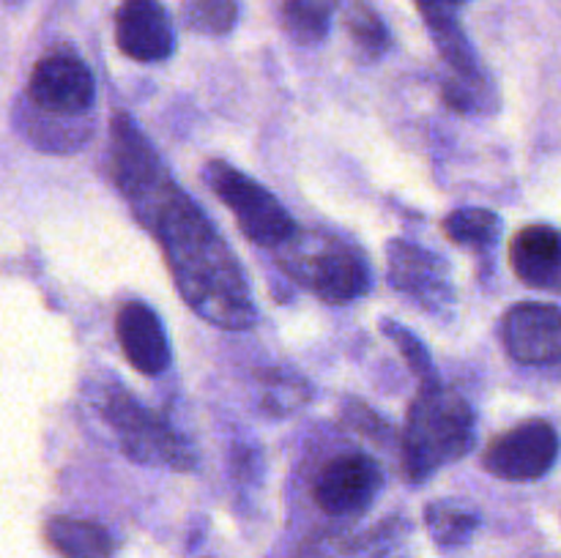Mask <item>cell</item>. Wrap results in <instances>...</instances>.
I'll use <instances>...</instances> for the list:
<instances>
[{"label": "cell", "instance_id": "2", "mask_svg": "<svg viewBox=\"0 0 561 558\" xmlns=\"http://www.w3.org/2000/svg\"><path fill=\"white\" fill-rule=\"evenodd\" d=\"M474 446V410L453 388L420 386L403 432V470L411 481H425L442 465L460 460Z\"/></svg>", "mask_w": 561, "mask_h": 558}, {"label": "cell", "instance_id": "16", "mask_svg": "<svg viewBox=\"0 0 561 558\" xmlns=\"http://www.w3.org/2000/svg\"><path fill=\"white\" fill-rule=\"evenodd\" d=\"M337 0H285L283 25L299 44H321L329 36L332 11Z\"/></svg>", "mask_w": 561, "mask_h": 558}, {"label": "cell", "instance_id": "6", "mask_svg": "<svg viewBox=\"0 0 561 558\" xmlns=\"http://www.w3.org/2000/svg\"><path fill=\"white\" fill-rule=\"evenodd\" d=\"M559 460V432L546 419L513 427L485 449V468L507 481L542 479Z\"/></svg>", "mask_w": 561, "mask_h": 558}, {"label": "cell", "instance_id": "4", "mask_svg": "<svg viewBox=\"0 0 561 558\" xmlns=\"http://www.w3.org/2000/svg\"><path fill=\"white\" fill-rule=\"evenodd\" d=\"M102 414L115 430V435L121 438L126 457L135 460V463L170 470L195 468V457H192L184 438L168 421L142 408L131 394L113 392L107 403L102 405Z\"/></svg>", "mask_w": 561, "mask_h": 558}, {"label": "cell", "instance_id": "11", "mask_svg": "<svg viewBox=\"0 0 561 558\" xmlns=\"http://www.w3.org/2000/svg\"><path fill=\"white\" fill-rule=\"evenodd\" d=\"M504 348L520 364L561 361V310L553 304H518L502 321Z\"/></svg>", "mask_w": 561, "mask_h": 558}, {"label": "cell", "instance_id": "15", "mask_svg": "<svg viewBox=\"0 0 561 558\" xmlns=\"http://www.w3.org/2000/svg\"><path fill=\"white\" fill-rule=\"evenodd\" d=\"M49 547L60 558H113V536L91 520L53 518L44 528Z\"/></svg>", "mask_w": 561, "mask_h": 558}, {"label": "cell", "instance_id": "12", "mask_svg": "<svg viewBox=\"0 0 561 558\" xmlns=\"http://www.w3.org/2000/svg\"><path fill=\"white\" fill-rule=\"evenodd\" d=\"M115 42L140 63H159L175 49V31L159 0H121L115 11Z\"/></svg>", "mask_w": 561, "mask_h": 558}, {"label": "cell", "instance_id": "21", "mask_svg": "<svg viewBox=\"0 0 561 558\" xmlns=\"http://www.w3.org/2000/svg\"><path fill=\"white\" fill-rule=\"evenodd\" d=\"M381 328H383V334H387V337H392V342L398 345L400 353L405 356V361H409V367L414 370L420 386H427V383H438L431 356H427V350L422 348V342L414 337V334L405 332V328L398 326L394 321H383Z\"/></svg>", "mask_w": 561, "mask_h": 558}, {"label": "cell", "instance_id": "20", "mask_svg": "<svg viewBox=\"0 0 561 558\" xmlns=\"http://www.w3.org/2000/svg\"><path fill=\"white\" fill-rule=\"evenodd\" d=\"M477 525H480L477 514L466 512L458 503L438 501L427 507V528H431L433 539L444 547L463 545L474 534Z\"/></svg>", "mask_w": 561, "mask_h": 558}, {"label": "cell", "instance_id": "8", "mask_svg": "<svg viewBox=\"0 0 561 558\" xmlns=\"http://www.w3.org/2000/svg\"><path fill=\"white\" fill-rule=\"evenodd\" d=\"M288 271L296 274L312 293L332 304L354 301L370 290V268L362 260L359 252L343 244L321 246L299 257L296 266H288Z\"/></svg>", "mask_w": 561, "mask_h": 558}, {"label": "cell", "instance_id": "10", "mask_svg": "<svg viewBox=\"0 0 561 558\" xmlns=\"http://www.w3.org/2000/svg\"><path fill=\"white\" fill-rule=\"evenodd\" d=\"M383 485L381 468L365 454L334 457L316 481V501L332 518L356 514L373 503Z\"/></svg>", "mask_w": 561, "mask_h": 558}, {"label": "cell", "instance_id": "7", "mask_svg": "<svg viewBox=\"0 0 561 558\" xmlns=\"http://www.w3.org/2000/svg\"><path fill=\"white\" fill-rule=\"evenodd\" d=\"M96 85L82 58L71 49H53L31 71L27 98L49 115H82L93 104Z\"/></svg>", "mask_w": 561, "mask_h": 558}, {"label": "cell", "instance_id": "1", "mask_svg": "<svg viewBox=\"0 0 561 558\" xmlns=\"http://www.w3.org/2000/svg\"><path fill=\"white\" fill-rule=\"evenodd\" d=\"M159 170L162 167L151 148L142 142L135 126L118 115L115 175L121 178L124 195H129L140 211L153 213L151 228L168 252V266L173 268L181 293L208 321L228 328H247L255 321V310L239 266L195 202L186 200L179 186Z\"/></svg>", "mask_w": 561, "mask_h": 558}, {"label": "cell", "instance_id": "5", "mask_svg": "<svg viewBox=\"0 0 561 558\" xmlns=\"http://www.w3.org/2000/svg\"><path fill=\"white\" fill-rule=\"evenodd\" d=\"M414 3L420 14L425 16L427 27H431L438 53L447 60L449 69L455 71V77H458L444 91L447 93V102L458 109L477 107L482 102L480 93L485 91L488 82L480 63H477V55L471 49L469 38H466L463 27L455 20L453 5H447L444 0H414Z\"/></svg>", "mask_w": 561, "mask_h": 558}, {"label": "cell", "instance_id": "18", "mask_svg": "<svg viewBox=\"0 0 561 558\" xmlns=\"http://www.w3.org/2000/svg\"><path fill=\"white\" fill-rule=\"evenodd\" d=\"M181 16L190 31L203 36H225L236 27L239 5L236 0H184Z\"/></svg>", "mask_w": 561, "mask_h": 558}, {"label": "cell", "instance_id": "13", "mask_svg": "<svg viewBox=\"0 0 561 558\" xmlns=\"http://www.w3.org/2000/svg\"><path fill=\"white\" fill-rule=\"evenodd\" d=\"M115 334L124 356L142 375H159L170 364V342L157 312L142 301H129L115 317Z\"/></svg>", "mask_w": 561, "mask_h": 558}, {"label": "cell", "instance_id": "14", "mask_svg": "<svg viewBox=\"0 0 561 558\" xmlns=\"http://www.w3.org/2000/svg\"><path fill=\"white\" fill-rule=\"evenodd\" d=\"M510 263L529 288L561 293V230L551 224H529L510 244Z\"/></svg>", "mask_w": 561, "mask_h": 558}, {"label": "cell", "instance_id": "3", "mask_svg": "<svg viewBox=\"0 0 561 558\" xmlns=\"http://www.w3.org/2000/svg\"><path fill=\"white\" fill-rule=\"evenodd\" d=\"M203 178L233 211L236 224L252 244L274 249L296 235V222L283 202L241 170L230 167L228 162H208Z\"/></svg>", "mask_w": 561, "mask_h": 558}, {"label": "cell", "instance_id": "9", "mask_svg": "<svg viewBox=\"0 0 561 558\" xmlns=\"http://www.w3.org/2000/svg\"><path fill=\"white\" fill-rule=\"evenodd\" d=\"M389 282L427 312H444L453 304L447 263L409 241L389 244Z\"/></svg>", "mask_w": 561, "mask_h": 558}, {"label": "cell", "instance_id": "17", "mask_svg": "<svg viewBox=\"0 0 561 558\" xmlns=\"http://www.w3.org/2000/svg\"><path fill=\"white\" fill-rule=\"evenodd\" d=\"M444 233L460 246L471 249H491L502 233V219L488 208H458L444 219Z\"/></svg>", "mask_w": 561, "mask_h": 558}, {"label": "cell", "instance_id": "22", "mask_svg": "<svg viewBox=\"0 0 561 558\" xmlns=\"http://www.w3.org/2000/svg\"><path fill=\"white\" fill-rule=\"evenodd\" d=\"M447 5H458V3H466V0H444Z\"/></svg>", "mask_w": 561, "mask_h": 558}, {"label": "cell", "instance_id": "19", "mask_svg": "<svg viewBox=\"0 0 561 558\" xmlns=\"http://www.w3.org/2000/svg\"><path fill=\"white\" fill-rule=\"evenodd\" d=\"M345 25H348V33L351 38H354L356 49H359L365 58L376 60L389 49V31L387 25H383L381 16L373 11V5L362 3V0L351 3L348 14H345Z\"/></svg>", "mask_w": 561, "mask_h": 558}]
</instances>
